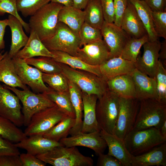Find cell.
Returning a JSON list of instances; mask_svg holds the SVG:
<instances>
[{
  "label": "cell",
  "mask_w": 166,
  "mask_h": 166,
  "mask_svg": "<svg viewBox=\"0 0 166 166\" xmlns=\"http://www.w3.org/2000/svg\"><path fill=\"white\" fill-rule=\"evenodd\" d=\"M63 6L50 2L30 16L28 23L30 30H34L41 41L54 34L58 22V14Z\"/></svg>",
  "instance_id": "cell-1"
},
{
  "label": "cell",
  "mask_w": 166,
  "mask_h": 166,
  "mask_svg": "<svg viewBox=\"0 0 166 166\" xmlns=\"http://www.w3.org/2000/svg\"><path fill=\"white\" fill-rule=\"evenodd\" d=\"M166 120V104L157 100L147 99L139 101L136 121L132 130L151 127L160 129Z\"/></svg>",
  "instance_id": "cell-2"
},
{
  "label": "cell",
  "mask_w": 166,
  "mask_h": 166,
  "mask_svg": "<svg viewBox=\"0 0 166 166\" xmlns=\"http://www.w3.org/2000/svg\"><path fill=\"white\" fill-rule=\"evenodd\" d=\"M36 156L54 166H92L93 159L82 154L76 147L60 146Z\"/></svg>",
  "instance_id": "cell-3"
},
{
  "label": "cell",
  "mask_w": 166,
  "mask_h": 166,
  "mask_svg": "<svg viewBox=\"0 0 166 166\" xmlns=\"http://www.w3.org/2000/svg\"><path fill=\"white\" fill-rule=\"evenodd\" d=\"M124 141L127 149L132 156L146 152L166 141V138L159 129L155 128L139 130H132L125 137Z\"/></svg>",
  "instance_id": "cell-4"
},
{
  "label": "cell",
  "mask_w": 166,
  "mask_h": 166,
  "mask_svg": "<svg viewBox=\"0 0 166 166\" xmlns=\"http://www.w3.org/2000/svg\"><path fill=\"white\" fill-rule=\"evenodd\" d=\"M60 64L62 73L82 91L88 94L96 95L98 98L107 89L106 82L102 77L90 72L74 69L64 64Z\"/></svg>",
  "instance_id": "cell-5"
},
{
  "label": "cell",
  "mask_w": 166,
  "mask_h": 166,
  "mask_svg": "<svg viewBox=\"0 0 166 166\" xmlns=\"http://www.w3.org/2000/svg\"><path fill=\"white\" fill-rule=\"evenodd\" d=\"M119 98L107 88L96 104L97 119L101 129L113 134L119 113Z\"/></svg>",
  "instance_id": "cell-6"
},
{
  "label": "cell",
  "mask_w": 166,
  "mask_h": 166,
  "mask_svg": "<svg viewBox=\"0 0 166 166\" xmlns=\"http://www.w3.org/2000/svg\"><path fill=\"white\" fill-rule=\"evenodd\" d=\"M42 41L50 51H61L75 56L82 46L78 33L60 22L58 23L54 34Z\"/></svg>",
  "instance_id": "cell-7"
},
{
  "label": "cell",
  "mask_w": 166,
  "mask_h": 166,
  "mask_svg": "<svg viewBox=\"0 0 166 166\" xmlns=\"http://www.w3.org/2000/svg\"><path fill=\"white\" fill-rule=\"evenodd\" d=\"M18 97L22 105L23 125L27 126L32 116L36 113L56 104L43 93H35L29 89L20 90L17 88L5 85Z\"/></svg>",
  "instance_id": "cell-8"
},
{
  "label": "cell",
  "mask_w": 166,
  "mask_h": 166,
  "mask_svg": "<svg viewBox=\"0 0 166 166\" xmlns=\"http://www.w3.org/2000/svg\"><path fill=\"white\" fill-rule=\"evenodd\" d=\"M68 116L56 105L34 114L24 132L27 136L36 135L43 136Z\"/></svg>",
  "instance_id": "cell-9"
},
{
  "label": "cell",
  "mask_w": 166,
  "mask_h": 166,
  "mask_svg": "<svg viewBox=\"0 0 166 166\" xmlns=\"http://www.w3.org/2000/svg\"><path fill=\"white\" fill-rule=\"evenodd\" d=\"M136 98H119V111L113 134L124 140L132 131L139 106Z\"/></svg>",
  "instance_id": "cell-10"
},
{
  "label": "cell",
  "mask_w": 166,
  "mask_h": 166,
  "mask_svg": "<svg viewBox=\"0 0 166 166\" xmlns=\"http://www.w3.org/2000/svg\"><path fill=\"white\" fill-rule=\"evenodd\" d=\"M15 70L22 82L29 86L35 93H43L50 90L43 82L42 73L28 65L25 59L12 58Z\"/></svg>",
  "instance_id": "cell-11"
},
{
  "label": "cell",
  "mask_w": 166,
  "mask_h": 166,
  "mask_svg": "<svg viewBox=\"0 0 166 166\" xmlns=\"http://www.w3.org/2000/svg\"><path fill=\"white\" fill-rule=\"evenodd\" d=\"M18 97L0 84V116L18 127L23 125L22 107Z\"/></svg>",
  "instance_id": "cell-12"
},
{
  "label": "cell",
  "mask_w": 166,
  "mask_h": 166,
  "mask_svg": "<svg viewBox=\"0 0 166 166\" xmlns=\"http://www.w3.org/2000/svg\"><path fill=\"white\" fill-rule=\"evenodd\" d=\"M101 30L103 40L109 51L110 58L120 56L126 42L131 38L113 23L104 21Z\"/></svg>",
  "instance_id": "cell-13"
},
{
  "label": "cell",
  "mask_w": 166,
  "mask_h": 166,
  "mask_svg": "<svg viewBox=\"0 0 166 166\" xmlns=\"http://www.w3.org/2000/svg\"><path fill=\"white\" fill-rule=\"evenodd\" d=\"M161 43L158 40L148 41L143 45L144 53L141 57L138 56L135 63L136 68L149 77H155L159 60Z\"/></svg>",
  "instance_id": "cell-14"
},
{
  "label": "cell",
  "mask_w": 166,
  "mask_h": 166,
  "mask_svg": "<svg viewBox=\"0 0 166 166\" xmlns=\"http://www.w3.org/2000/svg\"><path fill=\"white\" fill-rule=\"evenodd\" d=\"M59 142L66 147L81 146L89 148L97 155L103 153L107 147L106 141L98 132H80L70 137L62 138Z\"/></svg>",
  "instance_id": "cell-15"
},
{
  "label": "cell",
  "mask_w": 166,
  "mask_h": 166,
  "mask_svg": "<svg viewBox=\"0 0 166 166\" xmlns=\"http://www.w3.org/2000/svg\"><path fill=\"white\" fill-rule=\"evenodd\" d=\"M83 46L78 49L76 56L89 65L100 66L110 59L109 49L102 39Z\"/></svg>",
  "instance_id": "cell-16"
},
{
  "label": "cell",
  "mask_w": 166,
  "mask_h": 166,
  "mask_svg": "<svg viewBox=\"0 0 166 166\" xmlns=\"http://www.w3.org/2000/svg\"><path fill=\"white\" fill-rule=\"evenodd\" d=\"M102 78L107 81L123 75H131L136 68L135 63L121 56L110 58L99 66Z\"/></svg>",
  "instance_id": "cell-17"
},
{
  "label": "cell",
  "mask_w": 166,
  "mask_h": 166,
  "mask_svg": "<svg viewBox=\"0 0 166 166\" xmlns=\"http://www.w3.org/2000/svg\"><path fill=\"white\" fill-rule=\"evenodd\" d=\"M84 119L81 132H100L101 128L97 121L96 106L98 97L96 95L88 94L82 91Z\"/></svg>",
  "instance_id": "cell-18"
},
{
  "label": "cell",
  "mask_w": 166,
  "mask_h": 166,
  "mask_svg": "<svg viewBox=\"0 0 166 166\" xmlns=\"http://www.w3.org/2000/svg\"><path fill=\"white\" fill-rule=\"evenodd\" d=\"M135 85L137 99L139 101L152 99L158 101L157 86L154 78L135 68L131 74Z\"/></svg>",
  "instance_id": "cell-19"
},
{
  "label": "cell",
  "mask_w": 166,
  "mask_h": 166,
  "mask_svg": "<svg viewBox=\"0 0 166 166\" xmlns=\"http://www.w3.org/2000/svg\"><path fill=\"white\" fill-rule=\"evenodd\" d=\"M14 144L18 148L24 149L27 153L35 156L46 152L55 147L63 146L60 142L54 141L38 135L27 136Z\"/></svg>",
  "instance_id": "cell-20"
},
{
  "label": "cell",
  "mask_w": 166,
  "mask_h": 166,
  "mask_svg": "<svg viewBox=\"0 0 166 166\" xmlns=\"http://www.w3.org/2000/svg\"><path fill=\"white\" fill-rule=\"evenodd\" d=\"M121 27L131 38H140L147 34L134 6L128 0Z\"/></svg>",
  "instance_id": "cell-21"
},
{
  "label": "cell",
  "mask_w": 166,
  "mask_h": 166,
  "mask_svg": "<svg viewBox=\"0 0 166 166\" xmlns=\"http://www.w3.org/2000/svg\"><path fill=\"white\" fill-rule=\"evenodd\" d=\"M108 147V154L117 159L123 166H131L132 155L129 153L123 140L103 130L100 132Z\"/></svg>",
  "instance_id": "cell-22"
},
{
  "label": "cell",
  "mask_w": 166,
  "mask_h": 166,
  "mask_svg": "<svg viewBox=\"0 0 166 166\" xmlns=\"http://www.w3.org/2000/svg\"><path fill=\"white\" fill-rule=\"evenodd\" d=\"M166 166V142L146 152L132 156L131 166Z\"/></svg>",
  "instance_id": "cell-23"
},
{
  "label": "cell",
  "mask_w": 166,
  "mask_h": 166,
  "mask_svg": "<svg viewBox=\"0 0 166 166\" xmlns=\"http://www.w3.org/2000/svg\"><path fill=\"white\" fill-rule=\"evenodd\" d=\"M15 57L26 59L35 57H47L54 58V55L45 46L36 33L31 30L26 45L15 55Z\"/></svg>",
  "instance_id": "cell-24"
},
{
  "label": "cell",
  "mask_w": 166,
  "mask_h": 166,
  "mask_svg": "<svg viewBox=\"0 0 166 166\" xmlns=\"http://www.w3.org/2000/svg\"><path fill=\"white\" fill-rule=\"evenodd\" d=\"M106 82L108 89L119 97L137 99L134 83L131 75L119 76Z\"/></svg>",
  "instance_id": "cell-25"
},
{
  "label": "cell",
  "mask_w": 166,
  "mask_h": 166,
  "mask_svg": "<svg viewBox=\"0 0 166 166\" xmlns=\"http://www.w3.org/2000/svg\"><path fill=\"white\" fill-rule=\"evenodd\" d=\"M0 61V82L12 87H19L23 90L29 89L20 80L15 70L12 58L6 52Z\"/></svg>",
  "instance_id": "cell-26"
},
{
  "label": "cell",
  "mask_w": 166,
  "mask_h": 166,
  "mask_svg": "<svg viewBox=\"0 0 166 166\" xmlns=\"http://www.w3.org/2000/svg\"><path fill=\"white\" fill-rule=\"evenodd\" d=\"M8 26L10 28L12 37L10 49L8 53L10 56L13 58L26 45L29 37L24 32L22 24L12 15H9Z\"/></svg>",
  "instance_id": "cell-27"
},
{
  "label": "cell",
  "mask_w": 166,
  "mask_h": 166,
  "mask_svg": "<svg viewBox=\"0 0 166 166\" xmlns=\"http://www.w3.org/2000/svg\"><path fill=\"white\" fill-rule=\"evenodd\" d=\"M70 100L75 113V122L70 130L71 136L81 132L83 124V102L81 89L74 83L68 80Z\"/></svg>",
  "instance_id": "cell-28"
},
{
  "label": "cell",
  "mask_w": 166,
  "mask_h": 166,
  "mask_svg": "<svg viewBox=\"0 0 166 166\" xmlns=\"http://www.w3.org/2000/svg\"><path fill=\"white\" fill-rule=\"evenodd\" d=\"M84 11L73 6H63L58 15V22L66 25L74 31L78 33L85 22Z\"/></svg>",
  "instance_id": "cell-29"
},
{
  "label": "cell",
  "mask_w": 166,
  "mask_h": 166,
  "mask_svg": "<svg viewBox=\"0 0 166 166\" xmlns=\"http://www.w3.org/2000/svg\"><path fill=\"white\" fill-rule=\"evenodd\" d=\"M56 61L66 64L75 69L83 70L93 73L102 77L99 66L92 65L85 62L78 57L66 52L57 50H51Z\"/></svg>",
  "instance_id": "cell-30"
},
{
  "label": "cell",
  "mask_w": 166,
  "mask_h": 166,
  "mask_svg": "<svg viewBox=\"0 0 166 166\" xmlns=\"http://www.w3.org/2000/svg\"><path fill=\"white\" fill-rule=\"evenodd\" d=\"M134 6L137 14L147 31L148 41L153 42L158 40L154 29L152 11L144 1L128 0Z\"/></svg>",
  "instance_id": "cell-31"
},
{
  "label": "cell",
  "mask_w": 166,
  "mask_h": 166,
  "mask_svg": "<svg viewBox=\"0 0 166 166\" xmlns=\"http://www.w3.org/2000/svg\"><path fill=\"white\" fill-rule=\"evenodd\" d=\"M84 11L85 22L101 29L104 20L100 0H89Z\"/></svg>",
  "instance_id": "cell-32"
},
{
  "label": "cell",
  "mask_w": 166,
  "mask_h": 166,
  "mask_svg": "<svg viewBox=\"0 0 166 166\" xmlns=\"http://www.w3.org/2000/svg\"><path fill=\"white\" fill-rule=\"evenodd\" d=\"M0 136L14 144L26 138L22 129L9 120L0 116Z\"/></svg>",
  "instance_id": "cell-33"
},
{
  "label": "cell",
  "mask_w": 166,
  "mask_h": 166,
  "mask_svg": "<svg viewBox=\"0 0 166 166\" xmlns=\"http://www.w3.org/2000/svg\"><path fill=\"white\" fill-rule=\"evenodd\" d=\"M25 59L28 65L34 66L43 73L53 74L61 72L60 63L56 61L53 58L40 57Z\"/></svg>",
  "instance_id": "cell-34"
},
{
  "label": "cell",
  "mask_w": 166,
  "mask_h": 166,
  "mask_svg": "<svg viewBox=\"0 0 166 166\" xmlns=\"http://www.w3.org/2000/svg\"><path fill=\"white\" fill-rule=\"evenodd\" d=\"M43 93L68 116L75 118V113L70 100L69 91L57 92L50 89L49 91Z\"/></svg>",
  "instance_id": "cell-35"
},
{
  "label": "cell",
  "mask_w": 166,
  "mask_h": 166,
  "mask_svg": "<svg viewBox=\"0 0 166 166\" xmlns=\"http://www.w3.org/2000/svg\"><path fill=\"white\" fill-rule=\"evenodd\" d=\"M75 122V118L67 117L54 126L43 136L52 140L59 142L61 139L67 137Z\"/></svg>",
  "instance_id": "cell-36"
},
{
  "label": "cell",
  "mask_w": 166,
  "mask_h": 166,
  "mask_svg": "<svg viewBox=\"0 0 166 166\" xmlns=\"http://www.w3.org/2000/svg\"><path fill=\"white\" fill-rule=\"evenodd\" d=\"M148 41V34L138 38H130L125 45L120 56L135 63L141 48Z\"/></svg>",
  "instance_id": "cell-37"
},
{
  "label": "cell",
  "mask_w": 166,
  "mask_h": 166,
  "mask_svg": "<svg viewBox=\"0 0 166 166\" xmlns=\"http://www.w3.org/2000/svg\"><path fill=\"white\" fill-rule=\"evenodd\" d=\"M42 79L52 90L64 92L69 91L68 80L62 72L53 74L42 73Z\"/></svg>",
  "instance_id": "cell-38"
},
{
  "label": "cell",
  "mask_w": 166,
  "mask_h": 166,
  "mask_svg": "<svg viewBox=\"0 0 166 166\" xmlns=\"http://www.w3.org/2000/svg\"><path fill=\"white\" fill-rule=\"evenodd\" d=\"M51 0H17L18 12L25 17L31 16Z\"/></svg>",
  "instance_id": "cell-39"
},
{
  "label": "cell",
  "mask_w": 166,
  "mask_h": 166,
  "mask_svg": "<svg viewBox=\"0 0 166 166\" xmlns=\"http://www.w3.org/2000/svg\"><path fill=\"white\" fill-rule=\"evenodd\" d=\"M154 78L156 84L158 101L166 104V70L160 59Z\"/></svg>",
  "instance_id": "cell-40"
},
{
  "label": "cell",
  "mask_w": 166,
  "mask_h": 166,
  "mask_svg": "<svg viewBox=\"0 0 166 166\" xmlns=\"http://www.w3.org/2000/svg\"><path fill=\"white\" fill-rule=\"evenodd\" d=\"M78 34L82 46L102 39L101 29L94 28L85 22L82 25Z\"/></svg>",
  "instance_id": "cell-41"
},
{
  "label": "cell",
  "mask_w": 166,
  "mask_h": 166,
  "mask_svg": "<svg viewBox=\"0 0 166 166\" xmlns=\"http://www.w3.org/2000/svg\"><path fill=\"white\" fill-rule=\"evenodd\" d=\"M8 13L17 18L23 26L28 33H30V29L29 23L25 22L18 14L17 6V0H0V16Z\"/></svg>",
  "instance_id": "cell-42"
},
{
  "label": "cell",
  "mask_w": 166,
  "mask_h": 166,
  "mask_svg": "<svg viewBox=\"0 0 166 166\" xmlns=\"http://www.w3.org/2000/svg\"><path fill=\"white\" fill-rule=\"evenodd\" d=\"M154 30L158 37L166 39V11L152 12Z\"/></svg>",
  "instance_id": "cell-43"
},
{
  "label": "cell",
  "mask_w": 166,
  "mask_h": 166,
  "mask_svg": "<svg viewBox=\"0 0 166 166\" xmlns=\"http://www.w3.org/2000/svg\"><path fill=\"white\" fill-rule=\"evenodd\" d=\"M104 21L114 23L115 12L113 0H100Z\"/></svg>",
  "instance_id": "cell-44"
},
{
  "label": "cell",
  "mask_w": 166,
  "mask_h": 166,
  "mask_svg": "<svg viewBox=\"0 0 166 166\" xmlns=\"http://www.w3.org/2000/svg\"><path fill=\"white\" fill-rule=\"evenodd\" d=\"M20 154L18 148L14 143L0 136V156Z\"/></svg>",
  "instance_id": "cell-45"
},
{
  "label": "cell",
  "mask_w": 166,
  "mask_h": 166,
  "mask_svg": "<svg viewBox=\"0 0 166 166\" xmlns=\"http://www.w3.org/2000/svg\"><path fill=\"white\" fill-rule=\"evenodd\" d=\"M128 0H113L115 19L114 23L121 27L124 13L126 9Z\"/></svg>",
  "instance_id": "cell-46"
},
{
  "label": "cell",
  "mask_w": 166,
  "mask_h": 166,
  "mask_svg": "<svg viewBox=\"0 0 166 166\" xmlns=\"http://www.w3.org/2000/svg\"><path fill=\"white\" fill-rule=\"evenodd\" d=\"M22 166H44L46 163L36 156L26 153L20 154Z\"/></svg>",
  "instance_id": "cell-47"
},
{
  "label": "cell",
  "mask_w": 166,
  "mask_h": 166,
  "mask_svg": "<svg viewBox=\"0 0 166 166\" xmlns=\"http://www.w3.org/2000/svg\"><path fill=\"white\" fill-rule=\"evenodd\" d=\"M97 165L98 166H123L121 163L114 156L103 153L99 154Z\"/></svg>",
  "instance_id": "cell-48"
},
{
  "label": "cell",
  "mask_w": 166,
  "mask_h": 166,
  "mask_svg": "<svg viewBox=\"0 0 166 166\" xmlns=\"http://www.w3.org/2000/svg\"><path fill=\"white\" fill-rule=\"evenodd\" d=\"M19 155L0 156V166H22Z\"/></svg>",
  "instance_id": "cell-49"
},
{
  "label": "cell",
  "mask_w": 166,
  "mask_h": 166,
  "mask_svg": "<svg viewBox=\"0 0 166 166\" xmlns=\"http://www.w3.org/2000/svg\"><path fill=\"white\" fill-rule=\"evenodd\" d=\"M152 12L166 11V0H145Z\"/></svg>",
  "instance_id": "cell-50"
},
{
  "label": "cell",
  "mask_w": 166,
  "mask_h": 166,
  "mask_svg": "<svg viewBox=\"0 0 166 166\" xmlns=\"http://www.w3.org/2000/svg\"><path fill=\"white\" fill-rule=\"evenodd\" d=\"M8 26V19L3 20H0V50L5 48V42L4 37L5 29Z\"/></svg>",
  "instance_id": "cell-51"
},
{
  "label": "cell",
  "mask_w": 166,
  "mask_h": 166,
  "mask_svg": "<svg viewBox=\"0 0 166 166\" xmlns=\"http://www.w3.org/2000/svg\"><path fill=\"white\" fill-rule=\"evenodd\" d=\"M89 0H73V6L81 10L84 9Z\"/></svg>",
  "instance_id": "cell-52"
},
{
  "label": "cell",
  "mask_w": 166,
  "mask_h": 166,
  "mask_svg": "<svg viewBox=\"0 0 166 166\" xmlns=\"http://www.w3.org/2000/svg\"><path fill=\"white\" fill-rule=\"evenodd\" d=\"M166 58V39L161 43V47L159 53V59L164 60Z\"/></svg>",
  "instance_id": "cell-53"
},
{
  "label": "cell",
  "mask_w": 166,
  "mask_h": 166,
  "mask_svg": "<svg viewBox=\"0 0 166 166\" xmlns=\"http://www.w3.org/2000/svg\"><path fill=\"white\" fill-rule=\"evenodd\" d=\"M51 2H56L64 6H73V0H51Z\"/></svg>",
  "instance_id": "cell-54"
},
{
  "label": "cell",
  "mask_w": 166,
  "mask_h": 166,
  "mask_svg": "<svg viewBox=\"0 0 166 166\" xmlns=\"http://www.w3.org/2000/svg\"><path fill=\"white\" fill-rule=\"evenodd\" d=\"M160 130L162 135L166 138V120H165L161 126Z\"/></svg>",
  "instance_id": "cell-55"
},
{
  "label": "cell",
  "mask_w": 166,
  "mask_h": 166,
  "mask_svg": "<svg viewBox=\"0 0 166 166\" xmlns=\"http://www.w3.org/2000/svg\"><path fill=\"white\" fill-rule=\"evenodd\" d=\"M3 51H1L0 50V61L5 56V53H3Z\"/></svg>",
  "instance_id": "cell-56"
},
{
  "label": "cell",
  "mask_w": 166,
  "mask_h": 166,
  "mask_svg": "<svg viewBox=\"0 0 166 166\" xmlns=\"http://www.w3.org/2000/svg\"><path fill=\"white\" fill-rule=\"evenodd\" d=\"M144 0V1L145 0Z\"/></svg>",
  "instance_id": "cell-57"
}]
</instances>
